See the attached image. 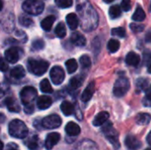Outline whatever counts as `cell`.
Segmentation results:
<instances>
[{
  "label": "cell",
  "mask_w": 151,
  "mask_h": 150,
  "mask_svg": "<svg viewBox=\"0 0 151 150\" xmlns=\"http://www.w3.org/2000/svg\"><path fill=\"white\" fill-rule=\"evenodd\" d=\"M129 89H130L129 80L126 77H119L114 84L113 94L117 97H122L127 93Z\"/></svg>",
  "instance_id": "5"
},
{
  "label": "cell",
  "mask_w": 151,
  "mask_h": 150,
  "mask_svg": "<svg viewBox=\"0 0 151 150\" xmlns=\"http://www.w3.org/2000/svg\"><path fill=\"white\" fill-rule=\"evenodd\" d=\"M148 72H149L150 73H151V65L149 66V67H148Z\"/></svg>",
  "instance_id": "48"
},
{
  "label": "cell",
  "mask_w": 151,
  "mask_h": 150,
  "mask_svg": "<svg viewBox=\"0 0 151 150\" xmlns=\"http://www.w3.org/2000/svg\"><path fill=\"white\" fill-rule=\"evenodd\" d=\"M19 23L25 27H30L34 25V21L32 20V19H30L28 16H26V15H21L19 17Z\"/></svg>",
  "instance_id": "31"
},
{
  "label": "cell",
  "mask_w": 151,
  "mask_h": 150,
  "mask_svg": "<svg viewBox=\"0 0 151 150\" xmlns=\"http://www.w3.org/2000/svg\"><path fill=\"white\" fill-rule=\"evenodd\" d=\"M121 8L125 11H128L131 10V0H122L121 2Z\"/></svg>",
  "instance_id": "41"
},
{
  "label": "cell",
  "mask_w": 151,
  "mask_h": 150,
  "mask_svg": "<svg viewBox=\"0 0 151 150\" xmlns=\"http://www.w3.org/2000/svg\"><path fill=\"white\" fill-rule=\"evenodd\" d=\"M20 49L17 47H11L4 52V58L6 62H9L11 64H15L19 61L20 57Z\"/></svg>",
  "instance_id": "9"
},
{
  "label": "cell",
  "mask_w": 151,
  "mask_h": 150,
  "mask_svg": "<svg viewBox=\"0 0 151 150\" xmlns=\"http://www.w3.org/2000/svg\"><path fill=\"white\" fill-rule=\"evenodd\" d=\"M4 104L6 105L8 111L11 112H19L20 111L19 105L12 97H7L4 100Z\"/></svg>",
  "instance_id": "18"
},
{
  "label": "cell",
  "mask_w": 151,
  "mask_h": 150,
  "mask_svg": "<svg viewBox=\"0 0 151 150\" xmlns=\"http://www.w3.org/2000/svg\"><path fill=\"white\" fill-rule=\"evenodd\" d=\"M32 47H33V49H35L36 50H42L44 47V42L42 40H41V39H37V40L33 42Z\"/></svg>",
  "instance_id": "38"
},
{
  "label": "cell",
  "mask_w": 151,
  "mask_h": 150,
  "mask_svg": "<svg viewBox=\"0 0 151 150\" xmlns=\"http://www.w3.org/2000/svg\"><path fill=\"white\" fill-rule=\"evenodd\" d=\"M52 104V99L48 95H41L36 100V106L39 110H47Z\"/></svg>",
  "instance_id": "12"
},
{
  "label": "cell",
  "mask_w": 151,
  "mask_h": 150,
  "mask_svg": "<svg viewBox=\"0 0 151 150\" xmlns=\"http://www.w3.org/2000/svg\"><path fill=\"white\" fill-rule=\"evenodd\" d=\"M21 103L24 106L33 104V102L37 96V91L34 87H24L19 94Z\"/></svg>",
  "instance_id": "6"
},
{
  "label": "cell",
  "mask_w": 151,
  "mask_h": 150,
  "mask_svg": "<svg viewBox=\"0 0 151 150\" xmlns=\"http://www.w3.org/2000/svg\"><path fill=\"white\" fill-rule=\"evenodd\" d=\"M104 2H105V3H107V4H111V3H112L114 0H103Z\"/></svg>",
  "instance_id": "47"
},
{
  "label": "cell",
  "mask_w": 151,
  "mask_h": 150,
  "mask_svg": "<svg viewBox=\"0 0 151 150\" xmlns=\"http://www.w3.org/2000/svg\"><path fill=\"white\" fill-rule=\"evenodd\" d=\"M145 40H146L147 42H151V29H150V30L148 31V33L146 34V35H145Z\"/></svg>",
  "instance_id": "45"
},
{
  "label": "cell",
  "mask_w": 151,
  "mask_h": 150,
  "mask_svg": "<svg viewBox=\"0 0 151 150\" xmlns=\"http://www.w3.org/2000/svg\"><path fill=\"white\" fill-rule=\"evenodd\" d=\"M35 111V107H34V104H29V105H26L24 107V111L27 113V114H32Z\"/></svg>",
  "instance_id": "43"
},
{
  "label": "cell",
  "mask_w": 151,
  "mask_h": 150,
  "mask_svg": "<svg viewBox=\"0 0 151 150\" xmlns=\"http://www.w3.org/2000/svg\"><path fill=\"white\" fill-rule=\"evenodd\" d=\"M60 141V134L58 133H49L45 139V148L46 149L50 150L55 147L58 141Z\"/></svg>",
  "instance_id": "10"
},
{
  "label": "cell",
  "mask_w": 151,
  "mask_h": 150,
  "mask_svg": "<svg viewBox=\"0 0 151 150\" xmlns=\"http://www.w3.org/2000/svg\"><path fill=\"white\" fill-rule=\"evenodd\" d=\"M148 86H149L148 80H145V79H143V78H141V79H139L136 81V87H137V88H138L139 91L146 90L148 88Z\"/></svg>",
  "instance_id": "34"
},
{
  "label": "cell",
  "mask_w": 151,
  "mask_h": 150,
  "mask_svg": "<svg viewBox=\"0 0 151 150\" xmlns=\"http://www.w3.org/2000/svg\"><path fill=\"white\" fill-rule=\"evenodd\" d=\"M102 132L104 133L107 140L111 143V145L115 148V149H119L120 144L119 141V133L117 130L113 128L112 124L110 121H107L102 127Z\"/></svg>",
  "instance_id": "3"
},
{
  "label": "cell",
  "mask_w": 151,
  "mask_h": 150,
  "mask_svg": "<svg viewBox=\"0 0 151 150\" xmlns=\"http://www.w3.org/2000/svg\"><path fill=\"white\" fill-rule=\"evenodd\" d=\"M75 150H84V147L82 145V143L81 142L76 148H75ZM87 150H97V148H96V145L93 142V141H90L89 142V145L88 147Z\"/></svg>",
  "instance_id": "39"
},
{
  "label": "cell",
  "mask_w": 151,
  "mask_h": 150,
  "mask_svg": "<svg viewBox=\"0 0 151 150\" xmlns=\"http://www.w3.org/2000/svg\"><path fill=\"white\" fill-rule=\"evenodd\" d=\"M50 76L52 80V82L55 85H60L65 77V73L64 72V69L59 65L53 66L50 71Z\"/></svg>",
  "instance_id": "8"
},
{
  "label": "cell",
  "mask_w": 151,
  "mask_h": 150,
  "mask_svg": "<svg viewBox=\"0 0 151 150\" xmlns=\"http://www.w3.org/2000/svg\"><path fill=\"white\" fill-rule=\"evenodd\" d=\"M111 34L120 38H124L126 36V30L123 27H115L111 30Z\"/></svg>",
  "instance_id": "36"
},
{
  "label": "cell",
  "mask_w": 151,
  "mask_h": 150,
  "mask_svg": "<svg viewBox=\"0 0 151 150\" xmlns=\"http://www.w3.org/2000/svg\"><path fill=\"white\" fill-rule=\"evenodd\" d=\"M50 64L42 59H33L30 58L27 61V69L28 71L36 75V76H42L44 74L47 70L49 69Z\"/></svg>",
  "instance_id": "2"
},
{
  "label": "cell",
  "mask_w": 151,
  "mask_h": 150,
  "mask_svg": "<svg viewBox=\"0 0 151 150\" xmlns=\"http://www.w3.org/2000/svg\"><path fill=\"white\" fill-rule=\"evenodd\" d=\"M121 8L119 5H112L109 9V15L111 19H117L121 16Z\"/></svg>",
  "instance_id": "28"
},
{
  "label": "cell",
  "mask_w": 151,
  "mask_h": 150,
  "mask_svg": "<svg viewBox=\"0 0 151 150\" xmlns=\"http://www.w3.org/2000/svg\"><path fill=\"white\" fill-rule=\"evenodd\" d=\"M151 120V115L149 113H140L136 118V123L140 126H146Z\"/></svg>",
  "instance_id": "24"
},
{
  "label": "cell",
  "mask_w": 151,
  "mask_h": 150,
  "mask_svg": "<svg viewBox=\"0 0 151 150\" xmlns=\"http://www.w3.org/2000/svg\"><path fill=\"white\" fill-rule=\"evenodd\" d=\"M9 134L16 139H24L28 134V128L26 124L19 119H13L8 126Z\"/></svg>",
  "instance_id": "1"
},
{
  "label": "cell",
  "mask_w": 151,
  "mask_h": 150,
  "mask_svg": "<svg viewBox=\"0 0 151 150\" xmlns=\"http://www.w3.org/2000/svg\"><path fill=\"white\" fill-rule=\"evenodd\" d=\"M10 74H11V76H12L13 79L19 80V79H22V78L25 77V75H26V71H25V69L23 68V66H21V65H17V66L13 67V68L11 70Z\"/></svg>",
  "instance_id": "22"
},
{
  "label": "cell",
  "mask_w": 151,
  "mask_h": 150,
  "mask_svg": "<svg viewBox=\"0 0 151 150\" xmlns=\"http://www.w3.org/2000/svg\"><path fill=\"white\" fill-rule=\"evenodd\" d=\"M23 11L30 15H39L44 9V4L41 0H26L22 4Z\"/></svg>",
  "instance_id": "4"
},
{
  "label": "cell",
  "mask_w": 151,
  "mask_h": 150,
  "mask_svg": "<svg viewBox=\"0 0 151 150\" xmlns=\"http://www.w3.org/2000/svg\"><path fill=\"white\" fill-rule=\"evenodd\" d=\"M65 133L68 135H70V136H77L81 133L80 126L76 123H74V122H69V123H67L66 126H65Z\"/></svg>",
  "instance_id": "16"
},
{
  "label": "cell",
  "mask_w": 151,
  "mask_h": 150,
  "mask_svg": "<svg viewBox=\"0 0 151 150\" xmlns=\"http://www.w3.org/2000/svg\"><path fill=\"white\" fill-rule=\"evenodd\" d=\"M146 18V14H145V11H143V9L140 6H138L134 11V13L133 14L132 16V19L134 20V21H137V22H141L142 20H144Z\"/></svg>",
  "instance_id": "25"
},
{
  "label": "cell",
  "mask_w": 151,
  "mask_h": 150,
  "mask_svg": "<svg viewBox=\"0 0 151 150\" xmlns=\"http://www.w3.org/2000/svg\"><path fill=\"white\" fill-rule=\"evenodd\" d=\"M83 83V77L82 76H74L71 79L69 82V88L73 90L79 88Z\"/></svg>",
  "instance_id": "23"
},
{
  "label": "cell",
  "mask_w": 151,
  "mask_h": 150,
  "mask_svg": "<svg viewBox=\"0 0 151 150\" xmlns=\"http://www.w3.org/2000/svg\"><path fill=\"white\" fill-rule=\"evenodd\" d=\"M38 137L37 136H33L27 143V148L30 150H36L38 149Z\"/></svg>",
  "instance_id": "35"
},
{
  "label": "cell",
  "mask_w": 151,
  "mask_h": 150,
  "mask_svg": "<svg viewBox=\"0 0 151 150\" xmlns=\"http://www.w3.org/2000/svg\"><path fill=\"white\" fill-rule=\"evenodd\" d=\"M145 150H151V149H145Z\"/></svg>",
  "instance_id": "50"
},
{
  "label": "cell",
  "mask_w": 151,
  "mask_h": 150,
  "mask_svg": "<svg viewBox=\"0 0 151 150\" xmlns=\"http://www.w3.org/2000/svg\"><path fill=\"white\" fill-rule=\"evenodd\" d=\"M141 62V57L140 56L134 52V51H130L127 57H126V63L128 65H131V66H137Z\"/></svg>",
  "instance_id": "15"
},
{
  "label": "cell",
  "mask_w": 151,
  "mask_h": 150,
  "mask_svg": "<svg viewBox=\"0 0 151 150\" xmlns=\"http://www.w3.org/2000/svg\"><path fill=\"white\" fill-rule=\"evenodd\" d=\"M60 110L65 116L68 117L74 113V106L72 103L68 101H64L60 105Z\"/></svg>",
  "instance_id": "19"
},
{
  "label": "cell",
  "mask_w": 151,
  "mask_h": 150,
  "mask_svg": "<svg viewBox=\"0 0 151 150\" xmlns=\"http://www.w3.org/2000/svg\"><path fill=\"white\" fill-rule=\"evenodd\" d=\"M55 19H56V18H55V16H53V15H50V16L45 17V18L41 21V27H42V28L44 31H47V32L50 31V30L51 29V27H52L54 22H55Z\"/></svg>",
  "instance_id": "21"
},
{
  "label": "cell",
  "mask_w": 151,
  "mask_h": 150,
  "mask_svg": "<svg viewBox=\"0 0 151 150\" xmlns=\"http://www.w3.org/2000/svg\"><path fill=\"white\" fill-rule=\"evenodd\" d=\"M65 67L69 73H73L74 72H76V70L78 68V63L75 59L71 58L65 62Z\"/></svg>",
  "instance_id": "29"
},
{
  "label": "cell",
  "mask_w": 151,
  "mask_h": 150,
  "mask_svg": "<svg viewBox=\"0 0 151 150\" xmlns=\"http://www.w3.org/2000/svg\"><path fill=\"white\" fill-rule=\"evenodd\" d=\"M7 69H8L7 63L4 61V59L2 58V60H1V71L2 72H5V71H7Z\"/></svg>",
  "instance_id": "44"
},
{
  "label": "cell",
  "mask_w": 151,
  "mask_h": 150,
  "mask_svg": "<svg viewBox=\"0 0 151 150\" xmlns=\"http://www.w3.org/2000/svg\"><path fill=\"white\" fill-rule=\"evenodd\" d=\"M62 124L61 118L57 114H51L50 116L45 117L42 120V126L46 129H56L58 128Z\"/></svg>",
  "instance_id": "7"
},
{
  "label": "cell",
  "mask_w": 151,
  "mask_h": 150,
  "mask_svg": "<svg viewBox=\"0 0 151 150\" xmlns=\"http://www.w3.org/2000/svg\"><path fill=\"white\" fill-rule=\"evenodd\" d=\"M9 150H17V149H9Z\"/></svg>",
  "instance_id": "51"
},
{
  "label": "cell",
  "mask_w": 151,
  "mask_h": 150,
  "mask_svg": "<svg viewBox=\"0 0 151 150\" xmlns=\"http://www.w3.org/2000/svg\"><path fill=\"white\" fill-rule=\"evenodd\" d=\"M147 141H148V143L151 146V131L150 132V133L148 134V136H147Z\"/></svg>",
  "instance_id": "46"
},
{
  "label": "cell",
  "mask_w": 151,
  "mask_h": 150,
  "mask_svg": "<svg viewBox=\"0 0 151 150\" xmlns=\"http://www.w3.org/2000/svg\"><path fill=\"white\" fill-rule=\"evenodd\" d=\"M120 47V43L118 40H115V39H111L109 42H108V45H107V48L109 50V51L111 53H115L119 50Z\"/></svg>",
  "instance_id": "30"
},
{
  "label": "cell",
  "mask_w": 151,
  "mask_h": 150,
  "mask_svg": "<svg viewBox=\"0 0 151 150\" xmlns=\"http://www.w3.org/2000/svg\"><path fill=\"white\" fill-rule=\"evenodd\" d=\"M95 89H96V83L94 81H92L88 84V86L85 88V90L83 91V93L81 95L82 102L88 103L92 98V96L95 93Z\"/></svg>",
  "instance_id": "13"
},
{
  "label": "cell",
  "mask_w": 151,
  "mask_h": 150,
  "mask_svg": "<svg viewBox=\"0 0 151 150\" xmlns=\"http://www.w3.org/2000/svg\"><path fill=\"white\" fill-rule=\"evenodd\" d=\"M130 28L134 33H140V32H142L144 30L145 27H144V25L132 23V24H130Z\"/></svg>",
  "instance_id": "37"
},
{
  "label": "cell",
  "mask_w": 151,
  "mask_h": 150,
  "mask_svg": "<svg viewBox=\"0 0 151 150\" xmlns=\"http://www.w3.org/2000/svg\"><path fill=\"white\" fill-rule=\"evenodd\" d=\"M66 23H67L68 27H70V29L75 30L78 27L79 23H80L78 16L75 13H69L66 16Z\"/></svg>",
  "instance_id": "20"
},
{
  "label": "cell",
  "mask_w": 151,
  "mask_h": 150,
  "mask_svg": "<svg viewBox=\"0 0 151 150\" xmlns=\"http://www.w3.org/2000/svg\"><path fill=\"white\" fill-rule=\"evenodd\" d=\"M150 11H151V2H150Z\"/></svg>",
  "instance_id": "49"
},
{
  "label": "cell",
  "mask_w": 151,
  "mask_h": 150,
  "mask_svg": "<svg viewBox=\"0 0 151 150\" xmlns=\"http://www.w3.org/2000/svg\"><path fill=\"white\" fill-rule=\"evenodd\" d=\"M80 64L82 68H88L91 65V59L88 55H83L80 57Z\"/></svg>",
  "instance_id": "32"
},
{
  "label": "cell",
  "mask_w": 151,
  "mask_h": 150,
  "mask_svg": "<svg viewBox=\"0 0 151 150\" xmlns=\"http://www.w3.org/2000/svg\"><path fill=\"white\" fill-rule=\"evenodd\" d=\"M110 115L107 111H102L99 112L94 118L93 120V125L95 126H104L109 119Z\"/></svg>",
  "instance_id": "14"
},
{
  "label": "cell",
  "mask_w": 151,
  "mask_h": 150,
  "mask_svg": "<svg viewBox=\"0 0 151 150\" xmlns=\"http://www.w3.org/2000/svg\"><path fill=\"white\" fill-rule=\"evenodd\" d=\"M71 42H73V44H74L75 46L78 47H83L86 45V38L80 33H73L71 35Z\"/></svg>",
  "instance_id": "17"
},
{
  "label": "cell",
  "mask_w": 151,
  "mask_h": 150,
  "mask_svg": "<svg viewBox=\"0 0 151 150\" xmlns=\"http://www.w3.org/2000/svg\"><path fill=\"white\" fill-rule=\"evenodd\" d=\"M56 4L62 9L69 8L73 5V0H55Z\"/></svg>",
  "instance_id": "33"
},
{
  "label": "cell",
  "mask_w": 151,
  "mask_h": 150,
  "mask_svg": "<svg viewBox=\"0 0 151 150\" xmlns=\"http://www.w3.org/2000/svg\"><path fill=\"white\" fill-rule=\"evenodd\" d=\"M143 104L146 106H151V87L149 88V89H147V94L144 97Z\"/></svg>",
  "instance_id": "40"
},
{
  "label": "cell",
  "mask_w": 151,
  "mask_h": 150,
  "mask_svg": "<svg viewBox=\"0 0 151 150\" xmlns=\"http://www.w3.org/2000/svg\"><path fill=\"white\" fill-rule=\"evenodd\" d=\"M55 34L58 37V38H64L66 34V28H65V25L63 22H59L56 28H55Z\"/></svg>",
  "instance_id": "27"
},
{
  "label": "cell",
  "mask_w": 151,
  "mask_h": 150,
  "mask_svg": "<svg viewBox=\"0 0 151 150\" xmlns=\"http://www.w3.org/2000/svg\"><path fill=\"white\" fill-rule=\"evenodd\" d=\"M143 63L145 65H151V52L150 51H145L143 53Z\"/></svg>",
  "instance_id": "42"
},
{
  "label": "cell",
  "mask_w": 151,
  "mask_h": 150,
  "mask_svg": "<svg viewBox=\"0 0 151 150\" xmlns=\"http://www.w3.org/2000/svg\"><path fill=\"white\" fill-rule=\"evenodd\" d=\"M40 89L42 93H46V94H50L53 92V88L48 79H43L40 82Z\"/></svg>",
  "instance_id": "26"
},
{
  "label": "cell",
  "mask_w": 151,
  "mask_h": 150,
  "mask_svg": "<svg viewBox=\"0 0 151 150\" xmlns=\"http://www.w3.org/2000/svg\"><path fill=\"white\" fill-rule=\"evenodd\" d=\"M125 144L128 150H139L142 147V142L133 135L127 136L125 140Z\"/></svg>",
  "instance_id": "11"
}]
</instances>
